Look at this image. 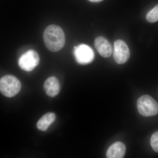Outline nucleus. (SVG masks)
<instances>
[{
    "instance_id": "nucleus-1",
    "label": "nucleus",
    "mask_w": 158,
    "mask_h": 158,
    "mask_svg": "<svg viewBox=\"0 0 158 158\" xmlns=\"http://www.w3.org/2000/svg\"><path fill=\"white\" fill-rule=\"evenodd\" d=\"M43 39L46 46L51 52L61 50L65 45V34L60 27L56 25L49 26L45 29Z\"/></svg>"
},
{
    "instance_id": "nucleus-2",
    "label": "nucleus",
    "mask_w": 158,
    "mask_h": 158,
    "mask_svg": "<svg viewBox=\"0 0 158 158\" xmlns=\"http://www.w3.org/2000/svg\"><path fill=\"white\" fill-rule=\"evenodd\" d=\"M21 88V84L16 77L8 75L0 79V92L4 96L8 98L15 96Z\"/></svg>"
},
{
    "instance_id": "nucleus-3",
    "label": "nucleus",
    "mask_w": 158,
    "mask_h": 158,
    "mask_svg": "<svg viewBox=\"0 0 158 158\" xmlns=\"http://www.w3.org/2000/svg\"><path fill=\"white\" fill-rule=\"evenodd\" d=\"M137 108L139 113L146 117L155 116L158 113V103L148 95L140 97L137 101Z\"/></svg>"
},
{
    "instance_id": "nucleus-4",
    "label": "nucleus",
    "mask_w": 158,
    "mask_h": 158,
    "mask_svg": "<svg viewBox=\"0 0 158 158\" xmlns=\"http://www.w3.org/2000/svg\"><path fill=\"white\" fill-rule=\"evenodd\" d=\"M40 57L37 52L30 50L23 54L19 60L21 69L26 71H31L39 64Z\"/></svg>"
},
{
    "instance_id": "nucleus-5",
    "label": "nucleus",
    "mask_w": 158,
    "mask_h": 158,
    "mask_svg": "<svg viewBox=\"0 0 158 158\" xmlns=\"http://www.w3.org/2000/svg\"><path fill=\"white\" fill-rule=\"evenodd\" d=\"M74 55L77 62L82 65L91 63L94 58V52L89 46L80 44L74 49Z\"/></svg>"
},
{
    "instance_id": "nucleus-6",
    "label": "nucleus",
    "mask_w": 158,
    "mask_h": 158,
    "mask_svg": "<svg viewBox=\"0 0 158 158\" xmlns=\"http://www.w3.org/2000/svg\"><path fill=\"white\" fill-rule=\"evenodd\" d=\"M129 49L125 42L118 40L114 42L113 57L115 62L118 64H123L126 62L129 59Z\"/></svg>"
},
{
    "instance_id": "nucleus-7",
    "label": "nucleus",
    "mask_w": 158,
    "mask_h": 158,
    "mask_svg": "<svg viewBox=\"0 0 158 158\" xmlns=\"http://www.w3.org/2000/svg\"><path fill=\"white\" fill-rule=\"evenodd\" d=\"M94 46L100 55L104 58H108L112 53V47L107 39L104 37H99L94 40Z\"/></svg>"
},
{
    "instance_id": "nucleus-8",
    "label": "nucleus",
    "mask_w": 158,
    "mask_h": 158,
    "mask_svg": "<svg viewBox=\"0 0 158 158\" xmlns=\"http://www.w3.org/2000/svg\"><path fill=\"white\" fill-rule=\"evenodd\" d=\"M44 89L48 96L54 97L60 92V86L59 80L54 77L47 79L44 84Z\"/></svg>"
},
{
    "instance_id": "nucleus-9",
    "label": "nucleus",
    "mask_w": 158,
    "mask_h": 158,
    "mask_svg": "<svg viewBox=\"0 0 158 158\" xmlns=\"http://www.w3.org/2000/svg\"><path fill=\"white\" fill-rule=\"evenodd\" d=\"M126 151L125 144L121 142H115L108 149L106 157L108 158H122L124 157Z\"/></svg>"
},
{
    "instance_id": "nucleus-10",
    "label": "nucleus",
    "mask_w": 158,
    "mask_h": 158,
    "mask_svg": "<svg viewBox=\"0 0 158 158\" xmlns=\"http://www.w3.org/2000/svg\"><path fill=\"white\" fill-rule=\"evenodd\" d=\"M56 118V115L54 113H48L44 114L37 122V128L43 131H46L49 127L55 121Z\"/></svg>"
},
{
    "instance_id": "nucleus-11",
    "label": "nucleus",
    "mask_w": 158,
    "mask_h": 158,
    "mask_svg": "<svg viewBox=\"0 0 158 158\" xmlns=\"http://www.w3.org/2000/svg\"><path fill=\"white\" fill-rule=\"evenodd\" d=\"M146 19L148 22L151 23H154L158 21V4L148 12L146 15Z\"/></svg>"
},
{
    "instance_id": "nucleus-12",
    "label": "nucleus",
    "mask_w": 158,
    "mask_h": 158,
    "mask_svg": "<svg viewBox=\"0 0 158 158\" xmlns=\"http://www.w3.org/2000/svg\"><path fill=\"white\" fill-rule=\"evenodd\" d=\"M150 144L153 150L158 153V131L154 133L151 136Z\"/></svg>"
},
{
    "instance_id": "nucleus-13",
    "label": "nucleus",
    "mask_w": 158,
    "mask_h": 158,
    "mask_svg": "<svg viewBox=\"0 0 158 158\" xmlns=\"http://www.w3.org/2000/svg\"><path fill=\"white\" fill-rule=\"evenodd\" d=\"M90 2L94 3L99 2H102L103 0H89Z\"/></svg>"
}]
</instances>
